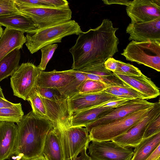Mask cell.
Here are the masks:
<instances>
[{
  "instance_id": "cell-9",
  "label": "cell",
  "mask_w": 160,
  "mask_h": 160,
  "mask_svg": "<svg viewBox=\"0 0 160 160\" xmlns=\"http://www.w3.org/2000/svg\"><path fill=\"white\" fill-rule=\"evenodd\" d=\"M88 146L91 160H131L132 150L112 141H92Z\"/></svg>"
},
{
  "instance_id": "cell-32",
  "label": "cell",
  "mask_w": 160,
  "mask_h": 160,
  "mask_svg": "<svg viewBox=\"0 0 160 160\" xmlns=\"http://www.w3.org/2000/svg\"><path fill=\"white\" fill-rule=\"evenodd\" d=\"M17 6L53 8L50 0H14Z\"/></svg>"
},
{
  "instance_id": "cell-37",
  "label": "cell",
  "mask_w": 160,
  "mask_h": 160,
  "mask_svg": "<svg viewBox=\"0 0 160 160\" xmlns=\"http://www.w3.org/2000/svg\"><path fill=\"white\" fill-rule=\"evenodd\" d=\"M80 71L94 74L100 77H109L114 75L113 72L105 68L104 64Z\"/></svg>"
},
{
  "instance_id": "cell-14",
  "label": "cell",
  "mask_w": 160,
  "mask_h": 160,
  "mask_svg": "<svg viewBox=\"0 0 160 160\" xmlns=\"http://www.w3.org/2000/svg\"><path fill=\"white\" fill-rule=\"evenodd\" d=\"M41 98L45 107L46 118L51 121L53 128L70 127L72 114L69 108L68 98L52 101Z\"/></svg>"
},
{
  "instance_id": "cell-35",
  "label": "cell",
  "mask_w": 160,
  "mask_h": 160,
  "mask_svg": "<svg viewBox=\"0 0 160 160\" xmlns=\"http://www.w3.org/2000/svg\"><path fill=\"white\" fill-rule=\"evenodd\" d=\"M112 87L123 93L132 99H148L147 96L129 87L116 86Z\"/></svg>"
},
{
  "instance_id": "cell-8",
  "label": "cell",
  "mask_w": 160,
  "mask_h": 160,
  "mask_svg": "<svg viewBox=\"0 0 160 160\" xmlns=\"http://www.w3.org/2000/svg\"><path fill=\"white\" fill-rule=\"evenodd\" d=\"M41 71L32 63H22L10 78L13 95L27 100L30 93L36 88L37 80Z\"/></svg>"
},
{
  "instance_id": "cell-18",
  "label": "cell",
  "mask_w": 160,
  "mask_h": 160,
  "mask_svg": "<svg viewBox=\"0 0 160 160\" xmlns=\"http://www.w3.org/2000/svg\"><path fill=\"white\" fill-rule=\"evenodd\" d=\"M17 130L14 122H0V160L9 159L14 154Z\"/></svg>"
},
{
  "instance_id": "cell-2",
  "label": "cell",
  "mask_w": 160,
  "mask_h": 160,
  "mask_svg": "<svg viewBox=\"0 0 160 160\" xmlns=\"http://www.w3.org/2000/svg\"><path fill=\"white\" fill-rule=\"evenodd\" d=\"M17 124V135L14 154L22 160H28L42 155L47 136L53 128L51 121L37 115L31 111Z\"/></svg>"
},
{
  "instance_id": "cell-25",
  "label": "cell",
  "mask_w": 160,
  "mask_h": 160,
  "mask_svg": "<svg viewBox=\"0 0 160 160\" xmlns=\"http://www.w3.org/2000/svg\"><path fill=\"white\" fill-rule=\"evenodd\" d=\"M23 116L24 112L20 103H15L9 108H0V122L8 121L17 123Z\"/></svg>"
},
{
  "instance_id": "cell-5",
  "label": "cell",
  "mask_w": 160,
  "mask_h": 160,
  "mask_svg": "<svg viewBox=\"0 0 160 160\" xmlns=\"http://www.w3.org/2000/svg\"><path fill=\"white\" fill-rule=\"evenodd\" d=\"M61 144L64 160H75L91 141L86 128L75 126L53 128Z\"/></svg>"
},
{
  "instance_id": "cell-33",
  "label": "cell",
  "mask_w": 160,
  "mask_h": 160,
  "mask_svg": "<svg viewBox=\"0 0 160 160\" xmlns=\"http://www.w3.org/2000/svg\"><path fill=\"white\" fill-rule=\"evenodd\" d=\"M20 13L14 0H0V15Z\"/></svg>"
},
{
  "instance_id": "cell-28",
  "label": "cell",
  "mask_w": 160,
  "mask_h": 160,
  "mask_svg": "<svg viewBox=\"0 0 160 160\" xmlns=\"http://www.w3.org/2000/svg\"><path fill=\"white\" fill-rule=\"evenodd\" d=\"M108 87L107 85L101 82L87 79L79 86L78 93H97L104 91Z\"/></svg>"
},
{
  "instance_id": "cell-11",
  "label": "cell",
  "mask_w": 160,
  "mask_h": 160,
  "mask_svg": "<svg viewBox=\"0 0 160 160\" xmlns=\"http://www.w3.org/2000/svg\"><path fill=\"white\" fill-rule=\"evenodd\" d=\"M160 113V102H155L148 113L123 134L112 141L123 147H135L143 139V136L148 124Z\"/></svg>"
},
{
  "instance_id": "cell-44",
  "label": "cell",
  "mask_w": 160,
  "mask_h": 160,
  "mask_svg": "<svg viewBox=\"0 0 160 160\" xmlns=\"http://www.w3.org/2000/svg\"><path fill=\"white\" fill-rule=\"evenodd\" d=\"M88 148L84 149L80 153V155L77 157L75 160H91V158L87 153Z\"/></svg>"
},
{
  "instance_id": "cell-21",
  "label": "cell",
  "mask_w": 160,
  "mask_h": 160,
  "mask_svg": "<svg viewBox=\"0 0 160 160\" xmlns=\"http://www.w3.org/2000/svg\"><path fill=\"white\" fill-rule=\"evenodd\" d=\"M113 108L97 107L74 113L71 118L70 127H85Z\"/></svg>"
},
{
  "instance_id": "cell-12",
  "label": "cell",
  "mask_w": 160,
  "mask_h": 160,
  "mask_svg": "<svg viewBox=\"0 0 160 160\" xmlns=\"http://www.w3.org/2000/svg\"><path fill=\"white\" fill-rule=\"evenodd\" d=\"M126 11L131 23L150 21L160 17V0H134Z\"/></svg>"
},
{
  "instance_id": "cell-30",
  "label": "cell",
  "mask_w": 160,
  "mask_h": 160,
  "mask_svg": "<svg viewBox=\"0 0 160 160\" xmlns=\"http://www.w3.org/2000/svg\"><path fill=\"white\" fill-rule=\"evenodd\" d=\"M85 73L88 79L101 82L108 87L116 86H128L114 75L109 77H100L92 74L86 72Z\"/></svg>"
},
{
  "instance_id": "cell-41",
  "label": "cell",
  "mask_w": 160,
  "mask_h": 160,
  "mask_svg": "<svg viewBox=\"0 0 160 160\" xmlns=\"http://www.w3.org/2000/svg\"><path fill=\"white\" fill-rule=\"evenodd\" d=\"M132 0H102L103 3L107 5L117 4L128 6Z\"/></svg>"
},
{
  "instance_id": "cell-16",
  "label": "cell",
  "mask_w": 160,
  "mask_h": 160,
  "mask_svg": "<svg viewBox=\"0 0 160 160\" xmlns=\"http://www.w3.org/2000/svg\"><path fill=\"white\" fill-rule=\"evenodd\" d=\"M113 73L128 86L147 96L148 99L156 98L160 95L159 88L150 78L142 73L139 76L118 72H113Z\"/></svg>"
},
{
  "instance_id": "cell-6",
  "label": "cell",
  "mask_w": 160,
  "mask_h": 160,
  "mask_svg": "<svg viewBox=\"0 0 160 160\" xmlns=\"http://www.w3.org/2000/svg\"><path fill=\"white\" fill-rule=\"evenodd\" d=\"M121 55L127 60L160 71V41L132 40Z\"/></svg>"
},
{
  "instance_id": "cell-39",
  "label": "cell",
  "mask_w": 160,
  "mask_h": 160,
  "mask_svg": "<svg viewBox=\"0 0 160 160\" xmlns=\"http://www.w3.org/2000/svg\"><path fill=\"white\" fill-rule=\"evenodd\" d=\"M104 65L107 70L113 72H116L118 68V60L112 58H109L105 62Z\"/></svg>"
},
{
  "instance_id": "cell-36",
  "label": "cell",
  "mask_w": 160,
  "mask_h": 160,
  "mask_svg": "<svg viewBox=\"0 0 160 160\" xmlns=\"http://www.w3.org/2000/svg\"><path fill=\"white\" fill-rule=\"evenodd\" d=\"M118 72L127 74L139 76L142 73L141 71L137 68L128 63H126L119 60H118Z\"/></svg>"
},
{
  "instance_id": "cell-22",
  "label": "cell",
  "mask_w": 160,
  "mask_h": 160,
  "mask_svg": "<svg viewBox=\"0 0 160 160\" xmlns=\"http://www.w3.org/2000/svg\"><path fill=\"white\" fill-rule=\"evenodd\" d=\"M42 155L47 160H64L60 141L53 128L47 136Z\"/></svg>"
},
{
  "instance_id": "cell-42",
  "label": "cell",
  "mask_w": 160,
  "mask_h": 160,
  "mask_svg": "<svg viewBox=\"0 0 160 160\" xmlns=\"http://www.w3.org/2000/svg\"><path fill=\"white\" fill-rule=\"evenodd\" d=\"M146 160H160V144L157 147Z\"/></svg>"
},
{
  "instance_id": "cell-31",
  "label": "cell",
  "mask_w": 160,
  "mask_h": 160,
  "mask_svg": "<svg viewBox=\"0 0 160 160\" xmlns=\"http://www.w3.org/2000/svg\"><path fill=\"white\" fill-rule=\"evenodd\" d=\"M36 89L42 97L52 101H58L67 98L58 89L36 87Z\"/></svg>"
},
{
  "instance_id": "cell-13",
  "label": "cell",
  "mask_w": 160,
  "mask_h": 160,
  "mask_svg": "<svg viewBox=\"0 0 160 160\" xmlns=\"http://www.w3.org/2000/svg\"><path fill=\"white\" fill-rule=\"evenodd\" d=\"M118 98L104 91L93 93H77L68 99L71 113L98 107Z\"/></svg>"
},
{
  "instance_id": "cell-1",
  "label": "cell",
  "mask_w": 160,
  "mask_h": 160,
  "mask_svg": "<svg viewBox=\"0 0 160 160\" xmlns=\"http://www.w3.org/2000/svg\"><path fill=\"white\" fill-rule=\"evenodd\" d=\"M113 27L108 19L102 20L98 27L78 35L74 45L69 50L73 58L72 69L82 70L103 64L118 52V38Z\"/></svg>"
},
{
  "instance_id": "cell-46",
  "label": "cell",
  "mask_w": 160,
  "mask_h": 160,
  "mask_svg": "<svg viewBox=\"0 0 160 160\" xmlns=\"http://www.w3.org/2000/svg\"><path fill=\"white\" fill-rule=\"evenodd\" d=\"M0 97H1L2 98H5L4 96L3 95L2 90V89L1 88V87L0 86Z\"/></svg>"
},
{
  "instance_id": "cell-40",
  "label": "cell",
  "mask_w": 160,
  "mask_h": 160,
  "mask_svg": "<svg viewBox=\"0 0 160 160\" xmlns=\"http://www.w3.org/2000/svg\"><path fill=\"white\" fill-rule=\"evenodd\" d=\"M104 91L106 93L114 96L118 98L127 99L129 100L132 99L130 97L126 96L123 93L112 87L107 88Z\"/></svg>"
},
{
  "instance_id": "cell-3",
  "label": "cell",
  "mask_w": 160,
  "mask_h": 160,
  "mask_svg": "<svg viewBox=\"0 0 160 160\" xmlns=\"http://www.w3.org/2000/svg\"><path fill=\"white\" fill-rule=\"evenodd\" d=\"M82 32L79 24L74 20H71L38 29L33 33H27L25 45L30 52L33 54L47 45L61 42L65 37L78 35Z\"/></svg>"
},
{
  "instance_id": "cell-20",
  "label": "cell",
  "mask_w": 160,
  "mask_h": 160,
  "mask_svg": "<svg viewBox=\"0 0 160 160\" xmlns=\"http://www.w3.org/2000/svg\"><path fill=\"white\" fill-rule=\"evenodd\" d=\"M26 42L24 33L6 28L0 38V61L14 50L22 49Z\"/></svg>"
},
{
  "instance_id": "cell-19",
  "label": "cell",
  "mask_w": 160,
  "mask_h": 160,
  "mask_svg": "<svg viewBox=\"0 0 160 160\" xmlns=\"http://www.w3.org/2000/svg\"><path fill=\"white\" fill-rule=\"evenodd\" d=\"M0 26L23 33L32 34L38 30L32 20L22 13L0 15Z\"/></svg>"
},
{
  "instance_id": "cell-45",
  "label": "cell",
  "mask_w": 160,
  "mask_h": 160,
  "mask_svg": "<svg viewBox=\"0 0 160 160\" xmlns=\"http://www.w3.org/2000/svg\"><path fill=\"white\" fill-rule=\"evenodd\" d=\"M28 160H47L42 155H41L39 156Z\"/></svg>"
},
{
  "instance_id": "cell-27",
  "label": "cell",
  "mask_w": 160,
  "mask_h": 160,
  "mask_svg": "<svg viewBox=\"0 0 160 160\" xmlns=\"http://www.w3.org/2000/svg\"><path fill=\"white\" fill-rule=\"evenodd\" d=\"M27 100L29 102L32 112L37 115L46 117L45 107L41 96L37 92L36 88L30 93Z\"/></svg>"
},
{
  "instance_id": "cell-7",
  "label": "cell",
  "mask_w": 160,
  "mask_h": 160,
  "mask_svg": "<svg viewBox=\"0 0 160 160\" xmlns=\"http://www.w3.org/2000/svg\"><path fill=\"white\" fill-rule=\"evenodd\" d=\"M17 6L22 14L32 20L38 30L71 20L72 12L69 6L62 8Z\"/></svg>"
},
{
  "instance_id": "cell-10",
  "label": "cell",
  "mask_w": 160,
  "mask_h": 160,
  "mask_svg": "<svg viewBox=\"0 0 160 160\" xmlns=\"http://www.w3.org/2000/svg\"><path fill=\"white\" fill-rule=\"evenodd\" d=\"M154 103L145 99L129 100L123 104L113 108L85 127L88 131L93 128L108 124L140 110L149 108L154 105Z\"/></svg>"
},
{
  "instance_id": "cell-23",
  "label": "cell",
  "mask_w": 160,
  "mask_h": 160,
  "mask_svg": "<svg viewBox=\"0 0 160 160\" xmlns=\"http://www.w3.org/2000/svg\"><path fill=\"white\" fill-rule=\"evenodd\" d=\"M160 144V132L143 139L135 147L131 160H146Z\"/></svg>"
},
{
  "instance_id": "cell-4",
  "label": "cell",
  "mask_w": 160,
  "mask_h": 160,
  "mask_svg": "<svg viewBox=\"0 0 160 160\" xmlns=\"http://www.w3.org/2000/svg\"><path fill=\"white\" fill-rule=\"evenodd\" d=\"M154 105L108 124L91 128L88 131L91 141L99 142L112 141L126 132L146 116Z\"/></svg>"
},
{
  "instance_id": "cell-47",
  "label": "cell",
  "mask_w": 160,
  "mask_h": 160,
  "mask_svg": "<svg viewBox=\"0 0 160 160\" xmlns=\"http://www.w3.org/2000/svg\"><path fill=\"white\" fill-rule=\"evenodd\" d=\"M3 31V28H2L1 26H0V38L2 34Z\"/></svg>"
},
{
  "instance_id": "cell-34",
  "label": "cell",
  "mask_w": 160,
  "mask_h": 160,
  "mask_svg": "<svg viewBox=\"0 0 160 160\" xmlns=\"http://www.w3.org/2000/svg\"><path fill=\"white\" fill-rule=\"evenodd\" d=\"M160 132V113L150 122L146 128L143 139L149 138Z\"/></svg>"
},
{
  "instance_id": "cell-43",
  "label": "cell",
  "mask_w": 160,
  "mask_h": 160,
  "mask_svg": "<svg viewBox=\"0 0 160 160\" xmlns=\"http://www.w3.org/2000/svg\"><path fill=\"white\" fill-rule=\"evenodd\" d=\"M15 104L8 101L5 98L0 97V108H9L14 106Z\"/></svg>"
},
{
  "instance_id": "cell-26",
  "label": "cell",
  "mask_w": 160,
  "mask_h": 160,
  "mask_svg": "<svg viewBox=\"0 0 160 160\" xmlns=\"http://www.w3.org/2000/svg\"><path fill=\"white\" fill-rule=\"evenodd\" d=\"M75 79L67 86L58 90L67 98L78 93V88L85 80L88 79L85 72L80 70H74Z\"/></svg>"
},
{
  "instance_id": "cell-29",
  "label": "cell",
  "mask_w": 160,
  "mask_h": 160,
  "mask_svg": "<svg viewBox=\"0 0 160 160\" xmlns=\"http://www.w3.org/2000/svg\"><path fill=\"white\" fill-rule=\"evenodd\" d=\"M58 47L57 44H53L47 45L40 49L41 58L39 65L37 67L41 71L45 70L48 63L52 58Z\"/></svg>"
},
{
  "instance_id": "cell-15",
  "label": "cell",
  "mask_w": 160,
  "mask_h": 160,
  "mask_svg": "<svg viewBox=\"0 0 160 160\" xmlns=\"http://www.w3.org/2000/svg\"><path fill=\"white\" fill-rule=\"evenodd\" d=\"M126 32L129 34V40L160 41V17L145 22H131Z\"/></svg>"
},
{
  "instance_id": "cell-24",
  "label": "cell",
  "mask_w": 160,
  "mask_h": 160,
  "mask_svg": "<svg viewBox=\"0 0 160 160\" xmlns=\"http://www.w3.org/2000/svg\"><path fill=\"white\" fill-rule=\"evenodd\" d=\"M20 50L18 48L14 50L0 61V82L11 76L18 68L21 58Z\"/></svg>"
},
{
  "instance_id": "cell-38",
  "label": "cell",
  "mask_w": 160,
  "mask_h": 160,
  "mask_svg": "<svg viewBox=\"0 0 160 160\" xmlns=\"http://www.w3.org/2000/svg\"><path fill=\"white\" fill-rule=\"evenodd\" d=\"M129 99L117 98L109 102L103 103L99 107H110L115 108L120 106L128 102Z\"/></svg>"
},
{
  "instance_id": "cell-17",
  "label": "cell",
  "mask_w": 160,
  "mask_h": 160,
  "mask_svg": "<svg viewBox=\"0 0 160 160\" xmlns=\"http://www.w3.org/2000/svg\"><path fill=\"white\" fill-rule=\"evenodd\" d=\"M74 70L59 71H41L36 82V87L59 90L67 86L75 78Z\"/></svg>"
}]
</instances>
